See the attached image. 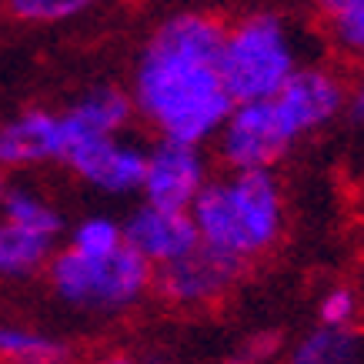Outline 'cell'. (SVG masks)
<instances>
[{
	"mask_svg": "<svg viewBox=\"0 0 364 364\" xmlns=\"http://www.w3.org/2000/svg\"><path fill=\"white\" fill-rule=\"evenodd\" d=\"M224 27L210 14L181 11L144 41L127 94L157 141L204 147L228 121L234 100L221 80Z\"/></svg>",
	"mask_w": 364,
	"mask_h": 364,
	"instance_id": "cell-1",
	"label": "cell"
},
{
	"mask_svg": "<svg viewBox=\"0 0 364 364\" xmlns=\"http://www.w3.org/2000/svg\"><path fill=\"white\" fill-rule=\"evenodd\" d=\"M188 214L200 247L247 264L284 234V188L274 171H228L210 177Z\"/></svg>",
	"mask_w": 364,
	"mask_h": 364,
	"instance_id": "cell-2",
	"label": "cell"
},
{
	"mask_svg": "<svg viewBox=\"0 0 364 364\" xmlns=\"http://www.w3.org/2000/svg\"><path fill=\"white\" fill-rule=\"evenodd\" d=\"M298 67V37L281 14L251 11L224 27L221 80L234 104L277 97Z\"/></svg>",
	"mask_w": 364,
	"mask_h": 364,
	"instance_id": "cell-3",
	"label": "cell"
},
{
	"mask_svg": "<svg viewBox=\"0 0 364 364\" xmlns=\"http://www.w3.org/2000/svg\"><path fill=\"white\" fill-rule=\"evenodd\" d=\"M47 281L57 298L70 308L117 314V311L141 304L151 294L154 267L141 261L127 244L111 257H84V254L64 247L50 257Z\"/></svg>",
	"mask_w": 364,
	"mask_h": 364,
	"instance_id": "cell-4",
	"label": "cell"
},
{
	"mask_svg": "<svg viewBox=\"0 0 364 364\" xmlns=\"http://www.w3.org/2000/svg\"><path fill=\"white\" fill-rule=\"evenodd\" d=\"M301 137L287 127L274 97L234 104L214 137V151L228 171H274Z\"/></svg>",
	"mask_w": 364,
	"mask_h": 364,
	"instance_id": "cell-5",
	"label": "cell"
},
{
	"mask_svg": "<svg viewBox=\"0 0 364 364\" xmlns=\"http://www.w3.org/2000/svg\"><path fill=\"white\" fill-rule=\"evenodd\" d=\"M210 181V161L204 147L177 141H154L147 147L141 198L164 210H191Z\"/></svg>",
	"mask_w": 364,
	"mask_h": 364,
	"instance_id": "cell-6",
	"label": "cell"
},
{
	"mask_svg": "<svg viewBox=\"0 0 364 364\" xmlns=\"http://www.w3.org/2000/svg\"><path fill=\"white\" fill-rule=\"evenodd\" d=\"M64 164L87 184V188L111 194V198H127L141 194L144 167H147V147L127 134L117 137H100V141L77 144Z\"/></svg>",
	"mask_w": 364,
	"mask_h": 364,
	"instance_id": "cell-7",
	"label": "cell"
},
{
	"mask_svg": "<svg viewBox=\"0 0 364 364\" xmlns=\"http://www.w3.org/2000/svg\"><path fill=\"white\" fill-rule=\"evenodd\" d=\"M241 271L244 264H237L231 257L198 247L174 264L157 267L151 291L174 308H200V304H210L221 294H228L237 284Z\"/></svg>",
	"mask_w": 364,
	"mask_h": 364,
	"instance_id": "cell-8",
	"label": "cell"
},
{
	"mask_svg": "<svg viewBox=\"0 0 364 364\" xmlns=\"http://www.w3.org/2000/svg\"><path fill=\"white\" fill-rule=\"evenodd\" d=\"M274 104H277V111L284 114L287 127L298 134V137H308V134L328 127L348 107V87L328 67L301 64L291 74V80L281 87Z\"/></svg>",
	"mask_w": 364,
	"mask_h": 364,
	"instance_id": "cell-9",
	"label": "cell"
},
{
	"mask_svg": "<svg viewBox=\"0 0 364 364\" xmlns=\"http://www.w3.org/2000/svg\"><path fill=\"white\" fill-rule=\"evenodd\" d=\"M121 228H124V244L154 271L174 264V261L188 257L191 251L200 247L188 210H164L141 200L127 214V221H121Z\"/></svg>",
	"mask_w": 364,
	"mask_h": 364,
	"instance_id": "cell-10",
	"label": "cell"
},
{
	"mask_svg": "<svg viewBox=\"0 0 364 364\" xmlns=\"http://www.w3.org/2000/svg\"><path fill=\"white\" fill-rule=\"evenodd\" d=\"M67 141L60 127V111L27 107L0 121V167L4 171H31L44 164H64Z\"/></svg>",
	"mask_w": 364,
	"mask_h": 364,
	"instance_id": "cell-11",
	"label": "cell"
},
{
	"mask_svg": "<svg viewBox=\"0 0 364 364\" xmlns=\"http://www.w3.org/2000/svg\"><path fill=\"white\" fill-rule=\"evenodd\" d=\"M134 100L124 87L114 84H97V87L84 90L74 104H67L60 111V127H64L67 154L87 141H100V137H117L131 127Z\"/></svg>",
	"mask_w": 364,
	"mask_h": 364,
	"instance_id": "cell-12",
	"label": "cell"
},
{
	"mask_svg": "<svg viewBox=\"0 0 364 364\" xmlns=\"http://www.w3.org/2000/svg\"><path fill=\"white\" fill-rule=\"evenodd\" d=\"M0 221L17 224L23 231L50 237V241H57V237L64 234L60 210H57L41 191H33L31 184H7V194L0 200Z\"/></svg>",
	"mask_w": 364,
	"mask_h": 364,
	"instance_id": "cell-13",
	"label": "cell"
},
{
	"mask_svg": "<svg viewBox=\"0 0 364 364\" xmlns=\"http://www.w3.org/2000/svg\"><path fill=\"white\" fill-rule=\"evenodd\" d=\"M0 364H70V344L37 328L0 324Z\"/></svg>",
	"mask_w": 364,
	"mask_h": 364,
	"instance_id": "cell-14",
	"label": "cell"
},
{
	"mask_svg": "<svg viewBox=\"0 0 364 364\" xmlns=\"http://www.w3.org/2000/svg\"><path fill=\"white\" fill-rule=\"evenodd\" d=\"M287 364H364V338L351 328H314L291 348Z\"/></svg>",
	"mask_w": 364,
	"mask_h": 364,
	"instance_id": "cell-15",
	"label": "cell"
},
{
	"mask_svg": "<svg viewBox=\"0 0 364 364\" xmlns=\"http://www.w3.org/2000/svg\"><path fill=\"white\" fill-rule=\"evenodd\" d=\"M54 244L57 241L50 237L0 221V277H31L37 271H47L54 257Z\"/></svg>",
	"mask_w": 364,
	"mask_h": 364,
	"instance_id": "cell-16",
	"label": "cell"
},
{
	"mask_svg": "<svg viewBox=\"0 0 364 364\" xmlns=\"http://www.w3.org/2000/svg\"><path fill=\"white\" fill-rule=\"evenodd\" d=\"M314 7L334 50L364 60V0H314Z\"/></svg>",
	"mask_w": 364,
	"mask_h": 364,
	"instance_id": "cell-17",
	"label": "cell"
},
{
	"mask_svg": "<svg viewBox=\"0 0 364 364\" xmlns=\"http://www.w3.org/2000/svg\"><path fill=\"white\" fill-rule=\"evenodd\" d=\"M67 247L84 257H111L124 247V228L121 221H114L107 214H90L70 228Z\"/></svg>",
	"mask_w": 364,
	"mask_h": 364,
	"instance_id": "cell-18",
	"label": "cell"
},
{
	"mask_svg": "<svg viewBox=\"0 0 364 364\" xmlns=\"http://www.w3.org/2000/svg\"><path fill=\"white\" fill-rule=\"evenodd\" d=\"M97 0H4V11L21 23H67L94 7Z\"/></svg>",
	"mask_w": 364,
	"mask_h": 364,
	"instance_id": "cell-19",
	"label": "cell"
},
{
	"mask_svg": "<svg viewBox=\"0 0 364 364\" xmlns=\"http://www.w3.org/2000/svg\"><path fill=\"white\" fill-rule=\"evenodd\" d=\"M354 314H358V294L351 287H331L324 298L318 301V321L321 328H351Z\"/></svg>",
	"mask_w": 364,
	"mask_h": 364,
	"instance_id": "cell-20",
	"label": "cell"
},
{
	"mask_svg": "<svg viewBox=\"0 0 364 364\" xmlns=\"http://www.w3.org/2000/svg\"><path fill=\"white\" fill-rule=\"evenodd\" d=\"M277 348H281V338H277V334H271V331L251 334V338H244V341L234 348L228 364H267L277 354Z\"/></svg>",
	"mask_w": 364,
	"mask_h": 364,
	"instance_id": "cell-21",
	"label": "cell"
},
{
	"mask_svg": "<svg viewBox=\"0 0 364 364\" xmlns=\"http://www.w3.org/2000/svg\"><path fill=\"white\" fill-rule=\"evenodd\" d=\"M344 111L351 114L354 124H364V77L348 90V107H344Z\"/></svg>",
	"mask_w": 364,
	"mask_h": 364,
	"instance_id": "cell-22",
	"label": "cell"
},
{
	"mask_svg": "<svg viewBox=\"0 0 364 364\" xmlns=\"http://www.w3.org/2000/svg\"><path fill=\"white\" fill-rule=\"evenodd\" d=\"M94 364H137L134 358H127V354H107V358H100V361Z\"/></svg>",
	"mask_w": 364,
	"mask_h": 364,
	"instance_id": "cell-23",
	"label": "cell"
},
{
	"mask_svg": "<svg viewBox=\"0 0 364 364\" xmlns=\"http://www.w3.org/2000/svg\"><path fill=\"white\" fill-rule=\"evenodd\" d=\"M7 171H4V167H0V200H4V194H7Z\"/></svg>",
	"mask_w": 364,
	"mask_h": 364,
	"instance_id": "cell-24",
	"label": "cell"
}]
</instances>
